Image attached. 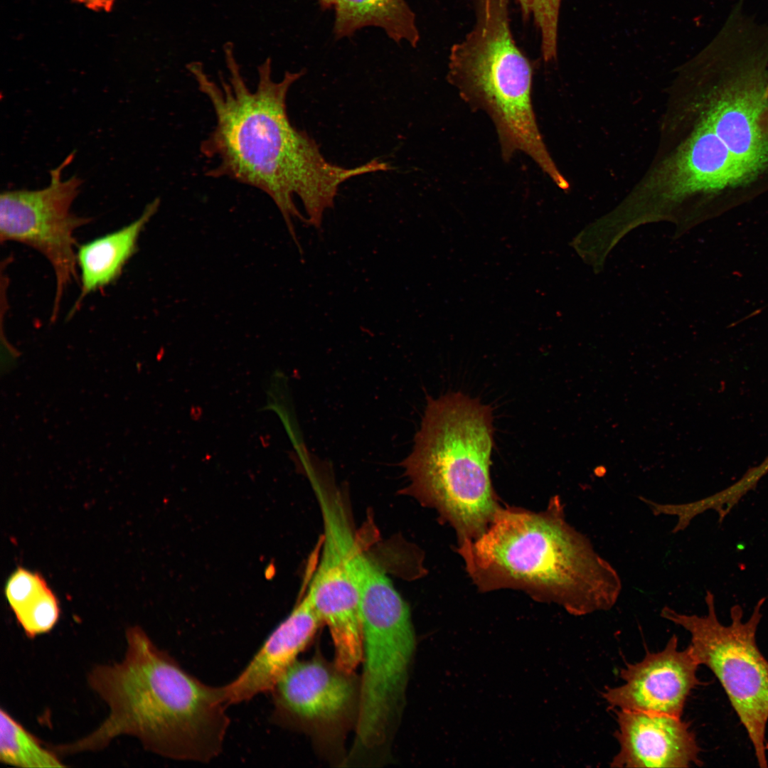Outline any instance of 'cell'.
I'll list each match as a JSON object with an SVG mask.
<instances>
[{
  "mask_svg": "<svg viewBox=\"0 0 768 768\" xmlns=\"http://www.w3.org/2000/svg\"><path fill=\"white\" fill-rule=\"evenodd\" d=\"M228 81L210 80L200 62L186 65L199 91L210 103L215 124L201 143L203 155L216 160L208 170L210 177H227L257 188L274 201L290 226L291 216L301 217L293 201H302L309 220L319 224L324 210L334 205L339 186L349 178L388 169L386 162L373 159L353 168L329 162L316 141L293 126L287 109L292 85L304 72L287 71L272 80L271 59L257 68L258 82L251 90L233 55V45L223 46Z\"/></svg>",
  "mask_w": 768,
  "mask_h": 768,
  "instance_id": "cell-1",
  "label": "cell"
},
{
  "mask_svg": "<svg viewBox=\"0 0 768 768\" xmlns=\"http://www.w3.org/2000/svg\"><path fill=\"white\" fill-rule=\"evenodd\" d=\"M119 663L90 672L91 688L110 713L93 732L53 745L60 756L106 747L115 737H137L148 751L178 760L207 763L222 752L230 725L223 686L208 685L159 649L139 626L126 631Z\"/></svg>",
  "mask_w": 768,
  "mask_h": 768,
  "instance_id": "cell-2",
  "label": "cell"
},
{
  "mask_svg": "<svg viewBox=\"0 0 768 768\" xmlns=\"http://www.w3.org/2000/svg\"><path fill=\"white\" fill-rule=\"evenodd\" d=\"M457 552L480 592L522 590L574 615L609 610L622 589L615 568L567 521L558 496L539 512L501 506L487 529L458 543Z\"/></svg>",
  "mask_w": 768,
  "mask_h": 768,
  "instance_id": "cell-3",
  "label": "cell"
},
{
  "mask_svg": "<svg viewBox=\"0 0 768 768\" xmlns=\"http://www.w3.org/2000/svg\"><path fill=\"white\" fill-rule=\"evenodd\" d=\"M738 3L715 38L678 70L668 102L708 124L760 176L768 173V23Z\"/></svg>",
  "mask_w": 768,
  "mask_h": 768,
  "instance_id": "cell-4",
  "label": "cell"
},
{
  "mask_svg": "<svg viewBox=\"0 0 768 768\" xmlns=\"http://www.w3.org/2000/svg\"><path fill=\"white\" fill-rule=\"evenodd\" d=\"M492 410L462 393L427 398L420 430L403 466L405 489L455 530L474 540L500 508L490 476Z\"/></svg>",
  "mask_w": 768,
  "mask_h": 768,
  "instance_id": "cell-5",
  "label": "cell"
},
{
  "mask_svg": "<svg viewBox=\"0 0 768 768\" xmlns=\"http://www.w3.org/2000/svg\"><path fill=\"white\" fill-rule=\"evenodd\" d=\"M508 0H476V21L449 60V81L493 121L503 159L530 156L560 188L569 183L543 140L531 100L533 67L513 39Z\"/></svg>",
  "mask_w": 768,
  "mask_h": 768,
  "instance_id": "cell-6",
  "label": "cell"
},
{
  "mask_svg": "<svg viewBox=\"0 0 768 768\" xmlns=\"http://www.w3.org/2000/svg\"><path fill=\"white\" fill-rule=\"evenodd\" d=\"M660 137L652 163L622 200L639 224L668 220L684 228L708 202L751 188L762 178L695 117L663 122Z\"/></svg>",
  "mask_w": 768,
  "mask_h": 768,
  "instance_id": "cell-7",
  "label": "cell"
},
{
  "mask_svg": "<svg viewBox=\"0 0 768 768\" xmlns=\"http://www.w3.org/2000/svg\"><path fill=\"white\" fill-rule=\"evenodd\" d=\"M766 598L755 605L750 619L742 622L743 611L730 609L731 623L722 624L715 609L714 596L707 591L705 616L681 614L667 606L661 616L689 632L688 646L699 665L707 666L716 676L745 727L754 750L758 765L767 767L766 729L768 722V661L756 640Z\"/></svg>",
  "mask_w": 768,
  "mask_h": 768,
  "instance_id": "cell-8",
  "label": "cell"
},
{
  "mask_svg": "<svg viewBox=\"0 0 768 768\" xmlns=\"http://www.w3.org/2000/svg\"><path fill=\"white\" fill-rule=\"evenodd\" d=\"M363 676L357 737L382 744L404 696L415 648L409 608L394 587L360 599Z\"/></svg>",
  "mask_w": 768,
  "mask_h": 768,
  "instance_id": "cell-9",
  "label": "cell"
},
{
  "mask_svg": "<svg viewBox=\"0 0 768 768\" xmlns=\"http://www.w3.org/2000/svg\"><path fill=\"white\" fill-rule=\"evenodd\" d=\"M68 155L50 171L48 186L39 190L7 191L0 196V239L16 242L39 252L50 263L56 288L52 320L55 319L68 286L77 279L74 233L90 218L78 216L71 206L82 181L77 176L63 179L65 167L73 159Z\"/></svg>",
  "mask_w": 768,
  "mask_h": 768,
  "instance_id": "cell-10",
  "label": "cell"
},
{
  "mask_svg": "<svg viewBox=\"0 0 768 768\" xmlns=\"http://www.w3.org/2000/svg\"><path fill=\"white\" fill-rule=\"evenodd\" d=\"M319 503L324 526V546L306 593L329 628L335 666L351 674L362 660L359 594L348 555V539L353 530L340 498L324 496Z\"/></svg>",
  "mask_w": 768,
  "mask_h": 768,
  "instance_id": "cell-11",
  "label": "cell"
},
{
  "mask_svg": "<svg viewBox=\"0 0 768 768\" xmlns=\"http://www.w3.org/2000/svg\"><path fill=\"white\" fill-rule=\"evenodd\" d=\"M678 645L673 635L663 650L649 652L641 661L622 668L619 676L624 683L607 688L602 694L608 705L681 718L689 694L700 684V665L688 646L680 651Z\"/></svg>",
  "mask_w": 768,
  "mask_h": 768,
  "instance_id": "cell-12",
  "label": "cell"
},
{
  "mask_svg": "<svg viewBox=\"0 0 768 768\" xmlns=\"http://www.w3.org/2000/svg\"><path fill=\"white\" fill-rule=\"evenodd\" d=\"M350 675L319 658L297 660L271 691L272 721L296 726L338 720L355 697Z\"/></svg>",
  "mask_w": 768,
  "mask_h": 768,
  "instance_id": "cell-13",
  "label": "cell"
},
{
  "mask_svg": "<svg viewBox=\"0 0 768 768\" xmlns=\"http://www.w3.org/2000/svg\"><path fill=\"white\" fill-rule=\"evenodd\" d=\"M619 750L612 767L671 768L702 766L700 749L690 723L667 714L617 710Z\"/></svg>",
  "mask_w": 768,
  "mask_h": 768,
  "instance_id": "cell-14",
  "label": "cell"
},
{
  "mask_svg": "<svg viewBox=\"0 0 768 768\" xmlns=\"http://www.w3.org/2000/svg\"><path fill=\"white\" fill-rule=\"evenodd\" d=\"M321 622L306 593L268 636L242 671L223 686L227 705L271 692L311 641Z\"/></svg>",
  "mask_w": 768,
  "mask_h": 768,
  "instance_id": "cell-15",
  "label": "cell"
},
{
  "mask_svg": "<svg viewBox=\"0 0 768 768\" xmlns=\"http://www.w3.org/2000/svg\"><path fill=\"white\" fill-rule=\"evenodd\" d=\"M160 199L155 198L145 207L142 215L129 225L81 245L76 252L80 272V293L72 314L89 294L114 280L137 250L142 229L156 213Z\"/></svg>",
  "mask_w": 768,
  "mask_h": 768,
  "instance_id": "cell-16",
  "label": "cell"
},
{
  "mask_svg": "<svg viewBox=\"0 0 768 768\" xmlns=\"http://www.w3.org/2000/svg\"><path fill=\"white\" fill-rule=\"evenodd\" d=\"M319 4L323 10H334L336 38L374 26L396 43L406 41L416 46L420 40L415 15L405 0H319Z\"/></svg>",
  "mask_w": 768,
  "mask_h": 768,
  "instance_id": "cell-17",
  "label": "cell"
},
{
  "mask_svg": "<svg viewBox=\"0 0 768 768\" xmlns=\"http://www.w3.org/2000/svg\"><path fill=\"white\" fill-rule=\"evenodd\" d=\"M5 595L27 637L48 633L56 625L59 602L41 574L18 567L7 580Z\"/></svg>",
  "mask_w": 768,
  "mask_h": 768,
  "instance_id": "cell-18",
  "label": "cell"
},
{
  "mask_svg": "<svg viewBox=\"0 0 768 768\" xmlns=\"http://www.w3.org/2000/svg\"><path fill=\"white\" fill-rule=\"evenodd\" d=\"M60 756L44 745L6 710H0V761L23 768L64 767Z\"/></svg>",
  "mask_w": 768,
  "mask_h": 768,
  "instance_id": "cell-19",
  "label": "cell"
},
{
  "mask_svg": "<svg viewBox=\"0 0 768 768\" xmlns=\"http://www.w3.org/2000/svg\"><path fill=\"white\" fill-rule=\"evenodd\" d=\"M562 0H516L523 16L533 17L541 35V52L545 61L555 60L558 53V33Z\"/></svg>",
  "mask_w": 768,
  "mask_h": 768,
  "instance_id": "cell-20",
  "label": "cell"
},
{
  "mask_svg": "<svg viewBox=\"0 0 768 768\" xmlns=\"http://www.w3.org/2000/svg\"><path fill=\"white\" fill-rule=\"evenodd\" d=\"M83 4L87 8L96 11H110L115 0H73Z\"/></svg>",
  "mask_w": 768,
  "mask_h": 768,
  "instance_id": "cell-21",
  "label": "cell"
},
{
  "mask_svg": "<svg viewBox=\"0 0 768 768\" xmlns=\"http://www.w3.org/2000/svg\"><path fill=\"white\" fill-rule=\"evenodd\" d=\"M766 119H767V122L768 123V113H767V114L766 116Z\"/></svg>",
  "mask_w": 768,
  "mask_h": 768,
  "instance_id": "cell-22",
  "label": "cell"
},
{
  "mask_svg": "<svg viewBox=\"0 0 768 768\" xmlns=\"http://www.w3.org/2000/svg\"><path fill=\"white\" fill-rule=\"evenodd\" d=\"M767 748H768V746H767Z\"/></svg>",
  "mask_w": 768,
  "mask_h": 768,
  "instance_id": "cell-23",
  "label": "cell"
}]
</instances>
